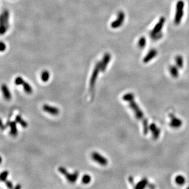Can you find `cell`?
I'll use <instances>...</instances> for the list:
<instances>
[{
  "mask_svg": "<svg viewBox=\"0 0 189 189\" xmlns=\"http://www.w3.org/2000/svg\"><path fill=\"white\" fill-rule=\"evenodd\" d=\"M123 99L126 101L129 102V106L134 112L136 118L142 121L144 134L145 135L147 134L148 133L149 129L148 120L145 119L141 110L139 108L138 105H137L135 101H134L133 94L132 93L125 94L123 96Z\"/></svg>",
  "mask_w": 189,
  "mask_h": 189,
  "instance_id": "1",
  "label": "cell"
},
{
  "mask_svg": "<svg viewBox=\"0 0 189 189\" xmlns=\"http://www.w3.org/2000/svg\"><path fill=\"white\" fill-rule=\"evenodd\" d=\"M9 19H10V13L9 11L5 10L1 15L0 22H1V31L0 33L1 35L5 34L7 30L10 27L9 24Z\"/></svg>",
  "mask_w": 189,
  "mask_h": 189,
  "instance_id": "2",
  "label": "cell"
},
{
  "mask_svg": "<svg viewBox=\"0 0 189 189\" xmlns=\"http://www.w3.org/2000/svg\"><path fill=\"white\" fill-rule=\"evenodd\" d=\"M184 3L182 0L179 1L176 5V12L174 17V23L178 25L181 23L184 14Z\"/></svg>",
  "mask_w": 189,
  "mask_h": 189,
  "instance_id": "3",
  "label": "cell"
},
{
  "mask_svg": "<svg viewBox=\"0 0 189 189\" xmlns=\"http://www.w3.org/2000/svg\"><path fill=\"white\" fill-rule=\"evenodd\" d=\"M100 71H101V61H99L96 64L91 75L90 80V88L91 90L94 88L96 81L98 77V74Z\"/></svg>",
  "mask_w": 189,
  "mask_h": 189,
  "instance_id": "4",
  "label": "cell"
},
{
  "mask_svg": "<svg viewBox=\"0 0 189 189\" xmlns=\"http://www.w3.org/2000/svg\"><path fill=\"white\" fill-rule=\"evenodd\" d=\"M91 158L95 162H97L100 165L105 166L108 164V160L102 155L97 152H93L91 153Z\"/></svg>",
  "mask_w": 189,
  "mask_h": 189,
  "instance_id": "5",
  "label": "cell"
},
{
  "mask_svg": "<svg viewBox=\"0 0 189 189\" xmlns=\"http://www.w3.org/2000/svg\"><path fill=\"white\" fill-rule=\"evenodd\" d=\"M125 13L122 11H119L117 15V18L111 24V27L113 28H117L120 27L125 20Z\"/></svg>",
  "mask_w": 189,
  "mask_h": 189,
  "instance_id": "6",
  "label": "cell"
},
{
  "mask_svg": "<svg viewBox=\"0 0 189 189\" xmlns=\"http://www.w3.org/2000/svg\"><path fill=\"white\" fill-rule=\"evenodd\" d=\"M165 23V18L163 17H161L159 20V22L155 25V26L151 32L150 34H155L160 33Z\"/></svg>",
  "mask_w": 189,
  "mask_h": 189,
  "instance_id": "7",
  "label": "cell"
},
{
  "mask_svg": "<svg viewBox=\"0 0 189 189\" xmlns=\"http://www.w3.org/2000/svg\"><path fill=\"white\" fill-rule=\"evenodd\" d=\"M170 117L171 118V122H170V126L174 128H178L181 126L182 124V121L178 118H176L174 115L172 114L169 115Z\"/></svg>",
  "mask_w": 189,
  "mask_h": 189,
  "instance_id": "8",
  "label": "cell"
},
{
  "mask_svg": "<svg viewBox=\"0 0 189 189\" xmlns=\"http://www.w3.org/2000/svg\"><path fill=\"white\" fill-rule=\"evenodd\" d=\"M43 110L44 112L54 116L57 115L59 112V110L57 108L48 105H44L43 106Z\"/></svg>",
  "mask_w": 189,
  "mask_h": 189,
  "instance_id": "9",
  "label": "cell"
},
{
  "mask_svg": "<svg viewBox=\"0 0 189 189\" xmlns=\"http://www.w3.org/2000/svg\"><path fill=\"white\" fill-rule=\"evenodd\" d=\"M111 59V55L109 53H106L101 61V71L104 72L106 69L107 66Z\"/></svg>",
  "mask_w": 189,
  "mask_h": 189,
  "instance_id": "10",
  "label": "cell"
},
{
  "mask_svg": "<svg viewBox=\"0 0 189 189\" xmlns=\"http://www.w3.org/2000/svg\"><path fill=\"white\" fill-rule=\"evenodd\" d=\"M158 52L155 49H151L149 51L148 53L146 55L144 59H143V62L145 63H147L149 61H151L153 58L155 57L157 55Z\"/></svg>",
  "mask_w": 189,
  "mask_h": 189,
  "instance_id": "11",
  "label": "cell"
},
{
  "mask_svg": "<svg viewBox=\"0 0 189 189\" xmlns=\"http://www.w3.org/2000/svg\"><path fill=\"white\" fill-rule=\"evenodd\" d=\"M65 177L68 181L71 183H74L77 180L78 176H79V172L76 171L73 173H69L68 172L65 175Z\"/></svg>",
  "mask_w": 189,
  "mask_h": 189,
  "instance_id": "12",
  "label": "cell"
},
{
  "mask_svg": "<svg viewBox=\"0 0 189 189\" xmlns=\"http://www.w3.org/2000/svg\"><path fill=\"white\" fill-rule=\"evenodd\" d=\"M149 129L152 132L153 138L155 139H157L158 138L160 133V130L157 127V126L155 124H152L150 126Z\"/></svg>",
  "mask_w": 189,
  "mask_h": 189,
  "instance_id": "13",
  "label": "cell"
},
{
  "mask_svg": "<svg viewBox=\"0 0 189 189\" xmlns=\"http://www.w3.org/2000/svg\"><path fill=\"white\" fill-rule=\"evenodd\" d=\"M1 88H2V91L3 94L4 96V98L7 100L11 99L12 96H11L10 91L7 85L5 84L2 85Z\"/></svg>",
  "mask_w": 189,
  "mask_h": 189,
  "instance_id": "14",
  "label": "cell"
},
{
  "mask_svg": "<svg viewBox=\"0 0 189 189\" xmlns=\"http://www.w3.org/2000/svg\"><path fill=\"white\" fill-rule=\"evenodd\" d=\"M17 122H11L10 124V126L11 135L13 136H15L17 135Z\"/></svg>",
  "mask_w": 189,
  "mask_h": 189,
  "instance_id": "15",
  "label": "cell"
},
{
  "mask_svg": "<svg viewBox=\"0 0 189 189\" xmlns=\"http://www.w3.org/2000/svg\"><path fill=\"white\" fill-rule=\"evenodd\" d=\"M15 122L18 124H19L23 128H27V126H28L27 122L25 121L20 115H17L15 117Z\"/></svg>",
  "mask_w": 189,
  "mask_h": 189,
  "instance_id": "16",
  "label": "cell"
},
{
  "mask_svg": "<svg viewBox=\"0 0 189 189\" xmlns=\"http://www.w3.org/2000/svg\"><path fill=\"white\" fill-rule=\"evenodd\" d=\"M177 66H171L169 68L170 73L173 77L177 78L179 76V71Z\"/></svg>",
  "mask_w": 189,
  "mask_h": 189,
  "instance_id": "17",
  "label": "cell"
},
{
  "mask_svg": "<svg viewBox=\"0 0 189 189\" xmlns=\"http://www.w3.org/2000/svg\"><path fill=\"white\" fill-rule=\"evenodd\" d=\"M175 61H176V66L180 68H182L183 67V59L182 57L181 56L178 55L177 56H176Z\"/></svg>",
  "mask_w": 189,
  "mask_h": 189,
  "instance_id": "18",
  "label": "cell"
},
{
  "mask_svg": "<svg viewBox=\"0 0 189 189\" xmlns=\"http://www.w3.org/2000/svg\"><path fill=\"white\" fill-rule=\"evenodd\" d=\"M22 85H23L24 91H25L27 94H32V93L33 91V90H32V87H31L30 85L27 82L24 81Z\"/></svg>",
  "mask_w": 189,
  "mask_h": 189,
  "instance_id": "19",
  "label": "cell"
},
{
  "mask_svg": "<svg viewBox=\"0 0 189 189\" xmlns=\"http://www.w3.org/2000/svg\"><path fill=\"white\" fill-rule=\"evenodd\" d=\"M41 79L43 82H47L50 78V73L47 71H44L41 74Z\"/></svg>",
  "mask_w": 189,
  "mask_h": 189,
  "instance_id": "20",
  "label": "cell"
},
{
  "mask_svg": "<svg viewBox=\"0 0 189 189\" xmlns=\"http://www.w3.org/2000/svg\"><path fill=\"white\" fill-rule=\"evenodd\" d=\"M148 184V180L147 179H143L137 184L135 188L136 189H142L144 188Z\"/></svg>",
  "mask_w": 189,
  "mask_h": 189,
  "instance_id": "21",
  "label": "cell"
},
{
  "mask_svg": "<svg viewBox=\"0 0 189 189\" xmlns=\"http://www.w3.org/2000/svg\"><path fill=\"white\" fill-rule=\"evenodd\" d=\"M175 181L176 182L179 186H182L186 182L185 178L182 176H177L175 179Z\"/></svg>",
  "mask_w": 189,
  "mask_h": 189,
  "instance_id": "22",
  "label": "cell"
},
{
  "mask_svg": "<svg viewBox=\"0 0 189 189\" xmlns=\"http://www.w3.org/2000/svg\"><path fill=\"white\" fill-rule=\"evenodd\" d=\"M146 45V39L145 37H141L139 40L138 43V47L142 49L144 47H145Z\"/></svg>",
  "mask_w": 189,
  "mask_h": 189,
  "instance_id": "23",
  "label": "cell"
},
{
  "mask_svg": "<svg viewBox=\"0 0 189 189\" xmlns=\"http://www.w3.org/2000/svg\"><path fill=\"white\" fill-rule=\"evenodd\" d=\"M91 177L88 174H85L81 179V181L83 184H87L91 181Z\"/></svg>",
  "mask_w": 189,
  "mask_h": 189,
  "instance_id": "24",
  "label": "cell"
},
{
  "mask_svg": "<svg viewBox=\"0 0 189 189\" xmlns=\"http://www.w3.org/2000/svg\"><path fill=\"white\" fill-rule=\"evenodd\" d=\"M9 174V172L8 171H4L1 173L0 175V180L2 182H5L7 180V177Z\"/></svg>",
  "mask_w": 189,
  "mask_h": 189,
  "instance_id": "25",
  "label": "cell"
},
{
  "mask_svg": "<svg viewBox=\"0 0 189 189\" xmlns=\"http://www.w3.org/2000/svg\"><path fill=\"white\" fill-rule=\"evenodd\" d=\"M163 36V34L161 32L155 34H150V37L152 38V40L157 41L159 39L161 38Z\"/></svg>",
  "mask_w": 189,
  "mask_h": 189,
  "instance_id": "26",
  "label": "cell"
},
{
  "mask_svg": "<svg viewBox=\"0 0 189 189\" xmlns=\"http://www.w3.org/2000/svg\"><path fill=\"white\" fill-rule=\"evenodd\" d=\"M15 84L17 85V86H19V85H22V84H23L24 82V79L21 77H17L15 78Z\"/></svg>",
  "mask_w": 189,
  "mask_h": 189,
  "instance_id": "27",
  "label": "cell"
},
{
  "mask_svg": "<svg viewBox=\"0 0 189 189\" xmlns=\"http://www.w3.org/2000/svg\"><path fill=\"white\" fill-rule=\"evenodd\" d=\"M58 171L60 173H61L63 175H64V176H65L68 173L67 170L66 169V168H65L64 167H59L58 169Z\"/></svg>",
  "mask_w": 189,
  "mask_h": 189,
  "instance_id": "28",
  "label": "cell"
},
{
  "mask_svg": "<svg viewBox=\"0 0 189 189\" xmlns=\"http://www.w3.org/2000/svg\"><path fill=\"white\" fill-rule=\"evenodd\" d=\"M5 182L6 186H7V187L8 188H9V189H12V188H13V185L12 183L10 181H9V180H6V181H5Z\"/></svg>",
  "mask_w": 189,
  "mask_h": 189,
  "instance_id": "29",
  "label": "cell"
},
{
  "mask_svg": "<svg viewBox=\"0 0 189 189\" xmlns=\"http://www.w3.org/2000/svg\"><path fill=\"white\" fill-rule=\"evenodd\" d=\"M5 49H6L5 44H4L3 42H1V48H0L1 51L3 52V51H5Z\"/></svg>",
  "mask_w": 189,
  "mask_h": 189,
  "instance_id": "30",
  "label": "cell"
},
{
  "mask_svg": "<svg viewBox=\"0 0 189 189\" xmlns=\"http://www.w3.org/2000/svg\"><path fill=\"white\" fill-rule=\"evenodd\" d=\"M21 187H22V186H21L20 184H17L14 188L15 189H20L21 188Z\"/></svg>",
  "mask_w": 189,
  "mask_h": 189,
  "instance_id": "31",
  "label": "cell"
},
{
  "mask_svg": "<svg viewBox=\"0 0 189 189\" xmlns=\"http://www.w3.org/2000/svg\"><path fill=\"white\" fill-rule=\"evenodd\" d=\"M129 182H130L131 183L133 182V178H132V177H130V178H129Z\"/></svg>",
  "mask_w": 189,
  "mask_h": 189,
  "instance_id": "32",
  "label": "cell"
}]
</instances>
